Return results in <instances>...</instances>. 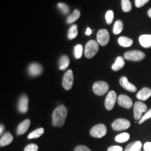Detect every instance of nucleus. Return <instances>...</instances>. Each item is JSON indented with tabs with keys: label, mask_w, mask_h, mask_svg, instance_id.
<instances>
[{
	"label": "nucleus",
	"mask_w": 151,
	"mask_h": 151,
	"mask_svg": "<svg viewBox=\"0 0 151 151\" xmlns=\"http://www.w3.org/2000/svg\"><path fill=\"white\" fill-rule=\"evenodd\" d=\"M28 72L32 76H37L43 72V67L39 63L35 62L31 64L28 67Z\"/></svg>",
	"instance_id": "nucleus-12"
},
{
	"label": "nucleus",
	"mask_w": 151,
	"mask_h": 151,
	"mask_svg": "<svg viewBox=\"0 0 151 151\" xmlns=\"http://www.w3.org/2000/svg\"><path fill=\"white\" fill-rule=\"evenodd\" d=\"M83 52V48L82 45L78 44L74 47V56L76 59H80L82 57Z\"/></svg>",
	"instance_id": "nucleus-29"
},
{
	"label": "nucleus",
	"mask_w": 151,
	"mask_h": 151,
	"mask_svg": "<svg viewBox=\"0 0 151 151\" xmlns=\"http://www.w3.org/2000/svg\"><path fill=\"white\" fill-rule=\"evenodd\" d=\"M149 1V0H135V6L137 8H141L146 4Z\"/></svg>",
	"instance_id": "nucleus-34"
},
{
	"label": "nucleus",
	"mask_w": 151,
	"mask_h": 151,
	"mask_svg": "<svg viewBox=\"0 0 151 151\" xmlns=\"http://www.w3.org/2000/svg\"><path fill=\"white\" fill-rule=\"evenodd\" d=\"M151 96V89L148 88H143L137 94V99L141 101H146Z\"/></svg>",
	"instance_id": "nucleus-15"
},
{
	"label": "nucleus",
	"mask_w": 151,
	"mask_h": 151,
	"mask_svg": "<svg viewBox=\"0 0 151 151\" xmlns=\"http://www.w3.org/2000/svg\"><path fill=\"white\" fill-rule=\"evenodd\" d=\"M117 101H118L119 106L127 109L132 108V104H133L131 98L128 97L127 95H125V94H120L118 97Z\"/></svg>",
	"instance_id": "nucleus-11"
},
{
	"label": "nucleus",
	"mask_w": 151,
	"mask_h": 151,
	"mask_svg": "<svg viewBox=\"0 0 151 151\" xmlns=\"http://www.w3.org/2000/svg\"><path fill=\"white\" fill-rule=\"evenodd\" d=\"M113 17H114V14H113V11L111 10H109L106 12V14L105 15V18H106V22L108 24H110L112 23L113 20Z\"/></svg>",
	"instance_id": "nucleus-31"
},
{
	"label": "nucleus",
	"mask_w": 151,
	"mask_h": 151,
	"mask_svg": "<svg viewBox=\"0 0 151 151\" xmlns=\"http://www.w3.org/2000/svg\"><path fill=\"white\" fill-rule=\"evenodd\" d=\"M118 42L120 46L124 48H127V47L131 46L133 44V40L130 38L126 37H120L118 38Z\"/></svg>",
	"instance_id": "nucleus-21"
},
{
	"label": "nucleus",
	"mask_w": 151,
	"mask_h": 151,
	"mask_svg": "<svg viewBox=\"0 0 151 151\" xmlns=\"http://www.w3.org/2000/svg\"><path fill=\"white\" fill-rule=\"evenodd\" d=\"M109 89V86L105 81H97L92 86L94 93L98 96H102L106 93Z\"/></svg>",
	"instance_id": "nucleus-3"
},
{
	"label": "nucleus",
	"mask_w": 151,
	"mask_h": 151,
	"mask_svg": "<svg viewBox=\"0 0 151 151\" xmlns=\"http://www.w3.org/2000/svg\"><path fill=\"white\" fill-rule=\"evenodd\" d=\"M121 5L124 12H129L132 10V4L129 0H121Z\"/></svg>",
	"instance_id": "nucleus-28"
},
{
	"label": "nucleus",
	"mask_w": 151,
	"mask_h": 151,
	"mask_svg": "<svg viewBox=\"0 0 151 151\" xmlns=\"http://www.w3.org/2000/svg\"><path fill=\"white\" fill-rule=\"evenodd\" d=\"M99 51V43L94 40H90L86 43L85 47L84 54L86 58L90 59L97 54Z\"/></svg>",
	"instance_id": "nucleus-2"
},
{
	"label": "nucleus",
	"mask_w": 151,
	"mask_h": 151,
	"mask_svg": "<svg viewBox=\"0 0 151 151\" xmlns=\"http://www.w3.org/2000/svg\"><path fill=\"white\" fill-rule=\"evenodd\" d=\"M92 32V31L91 30V29H90V28H89V27L87 28L86 32V35L89 36V35H91Z\"/></svg>",
	"instance_id": "nucleus-38"
},
{
	"label": "nucleus",
	"mask_w": 151,
	"mask_h": 151,
	"mask_svg": "<svg viewBox=\"0 0 151 151\" xmlns=\"http://www.w3.org/2000/svg\"><path fill=\"white\" fill-rule=\"evenodd\" d=\"M150 118H151V109H150V110H148V111H146V112L145 113V114L143 115L142 118H141L140 119V120L139 121V123L142 124L143 122H144L146 120H148V119Z\"/></svg>",
	"instance_id": "nucleus-32"
},
{
	"label": "nucleus",
	"mask_w": 151,
	"mask_h": 151,
	"mask_svg": "<svg viewBox=\"0 0 151 151\" xmlns=\"http://www.w3.org/2000/svg\"><path fill=\"white\" fill-rule=\"evenodd\" d=\"M144 151H151V142H146L143 145Z\"/></svg>",
	"instance_id": "nucleus-37"
},
{
	"label": "nucleus",
	"mask_w": 151,
	"mask_h": 151,
	"mask_svg": "<svg viewBox=\"0 0 151 151\" xmlns=\"http://www.w3.org/2000/svg\"><path fill=\"white\" fill-rule=\"evenodd\" d=\"M78 35V26L76 24H73L69 28V32H68V38L69 39H73Z\"/></svg>",
	"instance_id": "nucleus-27"
},
{
	"label": "nucleus",
	"mask_w": 151,
	"mask_h": 151,
	"mask_svg": "<svg viewBox=\"0 0 151 151\" xmlns=\"http://www.w3.org/2000/svg\"><path fill=\"white\" fill-rule=\"evenodd\" d=\"M43 133H44V129H43V128H39V129L35 130V131L32 132L31 133L28 135L27 138L29 139H37V138H39L41 136H42Z\"/></svg>",
	"instance_id": "nucleus-25"
},
{
	"label": "nucleus",
	"mask_w": 151,
	"mask_h": 151,
	"mask_svg": "<svg viewBox=\"0 0 151 151\" xmlns=\"http://www.w3.org/2000/svg\"><path fill=\"white\" fill-rule=\"evenodd\" d=\"M111 127L116 131L127 129L130 127V122L124 118H119L115 120L111 124Z\"/></svg>",
	"instance_id": "nucleus-7"
},
{
	"label": "nucleus",
	"mask_w": 151,
	"mask_h": 151,
	"mask_svg": "<svg viewBox=\"0 0 151 151\" xmlns=\"http://www.w3.org/2000/svg\"><path fill=\"white\" fill-rule=\"evenodd\" d=\"M73 83V71L71 69L68 70L65 73L62 80V86L65 90H69L71 89Z\"/></svg>",
	"instance_id": "nucleus-9"
},
{
	"label": "nucleus",
	"mask_w": 151,
	"mask_h": 151,
	"mask_svg": "<svg viewBox=\"0 0 151 151\" xmlns=\"http://www.w3.org/2000/svg\"><path fill=\"white\" fill-rule=\"evenodd\" d=\"M74 151H91L90 149L85 146H78L75 148Z\"/></svg>",
	"instance_id": "nucleus-35"
},
{
	"label": "nucleus",
	"mask_w": 151,
	"mask_h": 151,
	"mask_svg": "<svg viewBox=\"0 0 151 151\" xmlns=\"http://www.w3.org/2000/svg\"><path fill=\"white\" fill-rule=\"evenodd\" d=\"M24 151H38V146L35 143H30L24 148Z\"/></svg>",
	"instance_id": "nucleus-33"
},
{
	"label": "nucleus",
	"mask_w": 151,
	"mask_h": 151,
	"mask_svg": "<svg viewBox=\"0 0 151 151\" xmlns=\"http://www.w3.org/2000/svg\"><path fill=\"white\" fill-rule=\"evenodd\" d=\"M107 128L105 124H98L90 129V134L94 138H101L106 134Z\"/></svg>",
	"instance_id": "nucleus-5"
},
{
	"label": "nucleus",
	"mask_w": 151,
	"mask_h": 151,
	"mask_svg": "<svg viewBox=\"0 0 151 151\" xmlns=\"http://www.w3.org/2000/svg\"><path fill=\"white\" fill-rule=\"evenodd\" d=\"M81 16V12L78 9H76L73 11V13L69 15L67 18V22L68 24L73 23V22H75L76 20H77L79 18V17Z\"/></svg>",
	"instance_id": "nucleus-22"
},
{
	"label": "nucleus",
	"mask_w": 151,
	"mask_h": 151,
	"mask_svg": "<svg viewBox=\"0 0 151 151\" xmlns=\"http://www.w3.org/2000/svg\"><path fill=\"white\" fill-rule=\"evenodd\" d=\"M142 143L141 141H135L127 145L124 151H141Z\"/></svg>",
	"instance_id": "nucleus-20"
},
{
	"label": "nucleus",
	"mask_w": 151,
	"mask_h": 151,
	"mask_svg": "<svg viewBox=\"0 0 151 151\" xmlns=\"http://www.w3.org/2000/svg\"><path fill=\"white\" fill-rule=\"evenodd\" d=\"M13 139H14V137L10 132H6L0 139V146L3 147L10 144L13 141Z\"/></svg>",
	"instance_id": "nucleus-18"
},
{
	"label": "nucleus",
	"mask_w": 151,
	"mask_h": 151,
	"mask_svg": "<svg viewBox=\"0 0 151 151\" xmlns=\"http://www.w3.org/2000/svg\"><path fill=\"white\" fill-rule=\"evenodd\" d=\"M139 43L143 48H148L151 47V35H143L139 37Z\"/></svg>",
	"instance_id": "nucleus-17"
},
{
	"label": "nucleus",
	"mask_w": 151,
	"mask_h": 151,
	"mask_svg": "<svg viewBox=\"0 0 151 151\" xmlns=\"http://www.w3.org/2000/svg\"><path fill=\"white\" fill-rule=\"evenodd\" d=\"M30 125V120L29 119L27 120H24V121H22L21 123L18 125V128H17V134L18 135H22L23 134L25 133L29 129Z\"/></svg>",
	"instance_id": "nucleus-16"
},
{
	"label": "nucleus",
	"mask_w": 151,
	"mask_h": 151,
	"mask_svg": "<svg viewBox=\"0 0 151 151\" xmlns=\"http://www.w3.org/2000/svg\"><path fill=\"white\" fill-rule=\"evenodd\" d=\"M97 40L98 43L102 46L108 44L110 40V35L108 30L106 29L99 30L97 34Z\"/></svg>",
	"instance_id": "nucleus-8"
},
{
	"label": "nucleus",
	"mask_w": 151,
	"mask_h": 151,
	"mask_svg": "<svg viewBox=\"0 0 151 151\" xmlns=\"http://www.w3.org/2000/svg\"><path fill=\"white\" fill-rule=\"evenodd\" d=\"M124 58L130 61H141L145 58V53L140 50H130L124 54Z\"/></svg>",
	"instance_id": "nucleus-6"
},
{
	"label": "nucleus",
	"mask_w": 151,
	"mask_h": 151,
	"mask_svg": "<svg viewBox=\"0 0 151 151\" xmlns=\"http://www.w3.org/2000/svg\"><path fill=\"white\" fill-rule=\"evenodd\" d=\"M120 84L122 88L128 91L134 92L137 91V87L134 85H133L128 81L127 78L126 76H122L120 78Z\"/></svg>",
	"instance_id": "nucleus-14"
},
{
	"label": "nucleus",
	"mask_w": 151,
	"mask_h": 151,
	"mask_svg": "<svg viewBox=\"0 0 151 151\" xmlns=\"http://www.w3.org/2000/svg\"><path fill=\"white\" fill-rule=\"evenodd\" d=\"M3 131H4V125L1 124V126H0V134H1L3 133Z\"/></svg>",
	"instance_id": "nucleus-39"
},
{
	"label": "nucleus",
	"mask_w": 151,
	"mask_h": 151,
	"mask_svg": "<svg viewBox=\"0 0 151 151\" xmlns=\"http://www.w3.org/2000/svg\"><path fill=\"white\" fill-rule=\"evenodd\" d=\"M122 29H123V23L121 20H118L115 22L114 25H113V32L115 35H119L120 33L122 32Z\"/></svg>",
	"instance_id": "nucleus-26"
},
{
	"label": "nucleus",
	"mask_w": 151,
	"mask_h": 151,
	"mask_svg": "<svg viewBox=\"0 0 151 151\" xmlns=\"http://www.w3.org/2000/svg\"><path fill=\"white\" fill-rule=\"evenodd\" d=\"M130 138V135L129 133L127 132H124V133H121L120 134L117 135L115 137V141L118 143H124L127 142L129 140Z\"/></svg>",
	"instance_id": "nucleus-24"
},
{
	"label": "nucleus",
	"mask_w": 151,
	"mask_h": 151,
	"mask_svg": "<svg viewBox=\"0 0 151 151\" xmlns=\"http://www.w3.org/2000/svg\"><path fill=\"white\" fill-rule=\"evenodd\" d=\"M147 106L141 101H137L134 104V117L136 120H140L143 113L147 111Z\"/></svg>",
	"instance_id": "nucleus-4"
},
{
	"label": "nucleus",
	"mask_w": 151,
	"mask_h": 151,
	"mask_svg": "<svg viewBox=\"0 0 151 151\" xmlns=\"http://www.w3.org/2000/svg\"><path fill=\"white\" fill-rule=\"evenodd\" d=\"M123 149H122V147L119 146H111L108 148V151H122Z\"/></svg>",
	"instance_id": "nucleus-36"
},
{
	"label": "nucleus",
	"mask_w": 151,
	"mask_h": 151,
	"mask_svg": "<svg viewBox=\"0 0 151 151\" xmlns=\"http://www.w3.org/2000/svg\"><path fill=\"white\" fill-rule=\"evenodd\" d=\"M67 116V109L64 105L58 106L52 112V124L55 127H60L65 124Z\"/></svg>",
	"instance_id": "nucleus-1"
},
{
	"label": "nucleus",
	"mask_w": 151,
	"mask_h": 151,
	"mask_svg": "<svg viewBox=\"0 0 151 151\" xmlns=\"http://www.w3.org/2000/svg\"><path fill=\"white\" fill-rule=\"evenodd\" d=\"M117 99H118V98H117V94L116 92L112 90V91H110L109 92L105 99V107L106 109V110H112L113 107H114Z\"/></svg>",
	"instance_id": "nucleus-10"
},
{
	"label": "nucleus",
	"mask_w": 151,
	"mask_h": 151,
	"mask_svg": "<svg viewBox=\"0 0 151 151\" xmlns=\"http://www.w3.org/2000/svg\"><path fill=\"white\" fill-rule=\"evenodd\" d=\"M58 9H60V11H61L63 14L67 15L69 14V7L66 4L64 3H58Z\"/></svg>",
	"instance_id": "nucleus-30"
},
{
	"label": "nucleus",
	"mask_w": 151,
	"mask_h": 151,
	"mask_svg": "<svg viewBox=\"0 0 151 151\" xmlns=\"http://www.w3.org/2000/svg\"><path fill=\"white\" fill-rule=\"evenodd\" d=\"M28 102L29 99L26 94H23L20 97L18 101V111L22 113H25L28 111Z\"/></svg>",
	"instance_id": "nucleus-13"
},
{
	"label": "nucleus",
	"mask_w": 151,
	"mask_h": 151,
	"mask_svg": "<svg viewBox=\"0 0 151 151\" xmlns=\"http://www.w3.org/2000/svg\"><path fill=\"white\" fill-rule=\"evenodd\" d=\"M148 16L150 17V18H151V9H150L148 10Z\"/></svg>",
	"instance_id": "nucleus-40"
},
{
	"label": "nucleus",
	"mask_w": 151,
	"mask_h": 151,
	"mask_svg": "<svg viewBox=\"0 0 151 151\" xmlns=\"http://www.w3.org/2000/svg\"><path fill=\"white\" fill-rule=\"evenodd\" d=\"M70 60L69 57L67 55H62L60 59V69L61 70H65L69 67Z\"/></svg>",
	"instance_id": "nucleus-23"
},
{
	"label": "nucleus",
	"mask_w": 151,
	"mask_h": 151,
	"mask_svg": "<svg viewBox=\"0 0 151 151\" xmlns=\"http://www.w3.org/2000/svg\"><path fill=\"white\" fill-rule=\"evenodd\" d=\"M124 58L121 56H119L116 58V61H115L114 64L111 67V69H113V71H118L122 69V67H124Z\"/></svg>",
	"instance_id": "nucleus-19"
}]
</instances>
